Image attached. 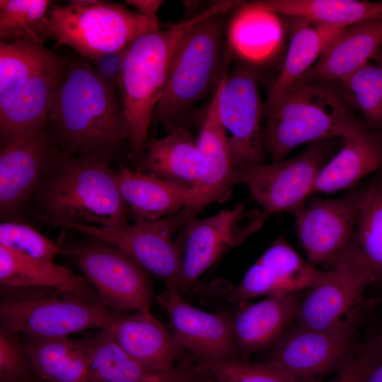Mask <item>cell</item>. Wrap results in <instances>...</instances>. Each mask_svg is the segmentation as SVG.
<instances>
[{
    "mask_svg": "<svg viewBox=\"0 0 382 382\" xmlns=\"http://www.w3.org/2000/svg\"><path fill=\"white\" fill-rule=\"evenodd\" d=\"M49 119L65 154L110 158L126 139L117 91L105 83L85 59L66 64Z\"/></svg>",
    "mask_w": 382,
    "mask_h": 382,
    "instance_id": "1",
    "label": "cell"
},
{
    "mask_svg": "<svg viewBox=\"0 0 382 382\" xmlns=\"http://www.w3.org/2000/svg\"><path fill=\"white\" fill-rule=\"evenodd\" d=\"M109 161L93 154L60 156L35 195L41 219L61 226L127 224L131 214Z\"/></svg>",
    "mask_w": 382,
    "mask_h": 382,
    "instance_id": "2",
    "label": "cell"
},
{
    "mask_svg": "<svg viewBox=\"0 0 382 382\" xmlns=\"http://www.w3.org/2000/svg\"><path fill=\"white\" fill-rule=\"evenodd\" d=\"M220 3L166 29L148 33L128 47L118 91L123 112L126 140L137 163L143 157L156 108L166 85L177 47L185 33L199 21L224 12Z\"/></svg>",
    "mask_w": 382,
    "mask_h": 382,
    "instance_id": "3",
    "label": "cell"
},
{
    "mask_svg": "<svg viewBox=\"0 0 382 382\" xmlns=\"http://www.w3.org/2000/svg\"><path fill=\"white\" fill-rule=\"evenodd\" d=\"M262 116L264 146L273 162L305 143L347 139L368 131L332 82L299 81L274 103L264 106Z\"/></svg>",
    "mask_w": 382,
    "mask_h": 382,
    "instance_id": "4",
    "label": "cell"
},
{
    "mask_svg": "<svg viewBox=\"0 0 382 382\" xmlns=\"http://www.w3.org/2000/svg\"><path fill=\"white\" fill-rule=\"evenodd\" d=\"M226 13L210 16L192 25L180 40L162 97L152 121L175 123L228 72L231 56L226 42Z\"/></svg>",
    "mask_w": 382,
    "mask_h": 382,
    "instance_id": "5",
    "label": "cell"
},
{
    "mask_svg": "<svg viewBox=\"0 0 382 382\" xmlns=\"http://www.w3.org/2000/svg\"><path fill=\"white\" fill-rule=\"evenodd\" d=\"M124 5L100 0H72L52 6L47 37L66 45L90 60L128 47L139 37L159 29Z\"/></svg>",
    "mask_w": 382,
    "mask_h": 382,
    "instance_id": "6",
    "label": "cell"
},
{
    "mask_svg": "<svg viewBox=\"0 0 382 382\" xmlns=\"http://www.w3.org/2000/svg\"><path fill=\"white\" fill-rule=\"evenodd\" d=\"M1 325L27 337L107 328L114 313L101 303L52 289L1 286Z\"/></svg>",
    "mask_w": 382,
    "mask_h": 382,
    "instance_id": "7",
    "label": "cell"
},
{
    "mask_svg": "<svg viewBox=\"0 0 382 382\" xmlns=\"http://www.w3.org/2000/svg\"><path fill=\"white\" fill-rule=\"evenodd\" d=\"M58 245L60 253L83 272L108 310L127 313L150 309L152 287L149 272L121 250L91 236Z\"/></svg>",
    "mask_w": 382,
    "mask_h": 382,
    "instance_id": "8",
    "label": "cell"
},
{
    "mask_svg": "<svg viewBox=\"0 0 382 382\" xmlns=\"http://www.w3.org/2000/svg\"><path fill=\"white\" fill-rule=\"evenodd\" d=\"M332 141L311 143L301 154L285 161L235 168L234 183L248 186L265 219L282 212L296 216L313 193L320 170L335 154Z\"/></svg>",
    "mask_w": 382,
    "mask_h": 382,
    "instance_id": "9",
    "label": "cell"
},
{
    "mask_svg": "<svg viewBox=\"0 0 382 382\" xmlns=\"http://www.w3.org/2000/svg\"><path fill=\"white\" fill-rule=\"evenodd\" d=\"M375 282L354 235L335 265L299 300L294 320L316 330L338 327L357 318L367 305L364 296Z\"/></svg>",
    "mask_w": 382,
    "mask_h": 382,
    "instance_id": "10",
    "label": "cell"
},
{
    "mask_svg": "<svg viewBox=\"0 0 382 382\" xmlns=\"http://www.w3.org/2000/svg\"><path fill=\"white\" fill-rule=\"evenodd\" d=\"M265 221L261 211H247L242 203L209 217L189 220L175 241L182 256V270L173 288L183 296L228 248L243 243Z\"/></svg>",
    "mask_w": 382,
    "mask_h": 382,
    "instance_id": "11",
    "label": "cell"
},
{
    "mask_svg": "<svg viewBox=\"0 0 382 382\" xmlns=\"http://www.w3.org/2000/svg\"><path fill=\"white\" fill-rule=\"evenodd\" d=\"M356 319L328 330L291 323L270 347L265 362L300 381L318 382L322 376L339 371L357 352Z\"/></svg>",
    "mask_w": 382,
    "mask_h": 382,
    "instance_id": "12",
    "label": "cell"
},
{
    "mask_svg": "<svg viewBox=\"0 0 382 382\" xmlns=\"http://www.w3.org/2000/svg\"><path fill=\"white\" fill-rule=\"evenodd\" d=\"M197 214L186 207L175 214L149 222L114 227L82 224L64 226L103 240L128 255L147 272L175 287L182 270V256L172 235Z\"/></svg>",
    "mask_w": 382,
    "mask_h": 382,
    "instance_id": "13",
    "label": "cell"
},
{
    "mask_svg": "<svg viewBox=\"0 0 382 382\" xmlns=\"http://www.w3.org/2000/svg\"><path fill=\"white\" fill-rule=\"evenodd\" d=\"M219 120L229 132L228 146L234 168L265 163L260 120L262 106L257 75L240 64L226 73L215 90Z\"/></svg>",
    "mask_w": 382,
    "mask_h": 382,
    "instance_id": "14",
    "label": "cell"
},
{
    "mask_svg": "<svg viewBox=\"0 0 382 382\" xmlns=\"http://www.w3.org/2000/svg\"><path fill=\"white\" fill-rule=\"evenodd\" d=\"M364 187L332 199L313 198L295 216L300 242L313 265L332 268L354 235Z\"/></svg>",
    "mask_w": 382,
    "mask_h": 382,
    "instance_id": "15",
    "label": "cell"
},
{
    "mask_svg": "<svg viewBox=\"0 0 382 382\" xmlns=\"http://www.w3.org/2000/svg\"><path fill=\"white\" fill-rule=\"evenodd\" d=\"M2 146L0 214L4 221H15L60 156L54 154L43 128L13 138Z\"/></svg>",
    "mask_w": 382,
    "mask_h": 382,
    "instance_id": "16",
    "label": "cell"
},
{
    "mask_svg": "<svg viewBox=\"0 0 382 382\" xmlns=\"http://www.w3.org/2000/svg\"><path fill=\"white\" fill-rule=\"evenodd\" d=\"M156 300L167 314L178 342L198 363L237 359L231 318L194 307L169 286Z\"/></svg>",
    "mask_w": 382,
    "mask_h": 382,
    "instance_id": "17",
    "label": "cell"
},
{
    "mask_svg": "<svg viewBox=\"0 0 382 382\" xmlns=\"http://www.w3.org/2000/svg\"><path fill=\"white\" fill-rule=\"evenodd\" d=\"M324 272L303 259L283 238H279L248 269L231 291L228 301L241 305L261 296L309 289Z\"/></svg>",
    "mask_w": 382,
    "mask_h": 382,
    "instance_id": "18",
    "label": "cell"
},
{
    "mask_svg": "<svg viewBox=\"0 0 382 382\" xmlns=\"http://www.w3.org/2000/svg\"><path fill=\"white\" fill-rule=\"evenodd\" d=\"M66 67L62 61L0 94L1 144L44 127Z\"/></svg>",
    "mask_w": 382,
    "mask_h": 382,
    "instance_id": "19",
    "label": "cell"
},
{
    "mask_svg": "<svg viewBox=\"0 0 382 382\" xmlns=\"http://www.w3.org/2000/svg\"><path fill=\"white\" fill-rule=\"evenodd\" d=\"M107 328L129 356L154 373L170 372L179 364L183 349L150 309L114 313Z\"/></svg>",
    "mask_w": 382,
    "mask_h": 382,
    "instance_id": "20",
    "label": "cell"
},
{
    "mask_svg": "<svg viewBox=\"0 0 382 382\" xmlns=\"http://www.w3.org/2000/svg\"><path fill=\"white\" fill-rule=\"evenodd\" d=\"M196 143L206 160L207 170L192 188L187 207L199 214L209 204L224 201L236 185L228 137L217 115L215 91Z\"/></svg>",
    "mask_w": 382,
    "mask_h": 382,
    "instance_id": "21",
    "label": "cell"
},
{
    "mask_svg": "<svg viewBox=\"0 0 382 382\" xmlns=\"http://www.w3.org/2000/svg\"><path fill=\"white\" fill-rule=\"evenodd\" d=\"M381 49L382 16L354 23L345 28L299 81L339 82L363 66Z\"/></svg>",
    "mask_w": 382,
    "mask_h": 382,
    "instance_id": "22",
    "label": "cell"
},
{
    "mask_svg": "<svg viewBox=\"0 0 382 382\" xmlns=\"http://www.w3.org/2000/svg\"><path fill=\"white\" fill-rule=\"evenodd\" d=\"M299 302L296 293H281L253 303L240 305L231 322L236 350L242 355L241 359L270 348L294 320Z\"/></svg>",
    "mask_w": 382,
    "mask_h": 382,
    "instance_id": "23",
    "label": "cell"
},
{
    "mask_svg": "<svg viewBox=\"0 0 382 382\" xmlns=\"http://www.w3.org/2000/svg\"><path fill=\"white\" fill-rule=\"evenodd\" d=\"M165 126L167 134L148 142L135 169L168 182L193 187L206 173V160L196 140L186 128L178 123Z\"/></svg>",
    "mask_w": 382,
    "mask_h": 382,
    "instance_id": "24",
    "label": "cell"
},
{
    "mask_svg": "<svg viewBox=\"0 0 382 382\" xmlns=\"http://www.w3.org/2000/svg\"><path fill=\"white\" fill-rule=\"evenodd\" d=\"M115 178L134 222L159 220L177 214L189 204L192 187L123 166L115 171Z\"/></svg>",
    "mask_w": 382,
    "mask_h": 382,
    "instance_id": "25",
    "label": "cell"
},
{
    "mask_svg": "<svg viewBox=\"0 0 382 382\" xmlns=\"http://www.w3.org/2000/svg\"><path fill=\"white\" fill-rule=\"evenodd\" d=\"M0 284L4 287L56 289L101 303L85 277L76 275L67 267L52 260L21 255L2 246H0Z\"/></svg>",
    "mask_w": 382,
    "mask_h": 382,
    "instance_id": "26",
    "label": "cell"
},
{
    "mask_svg": "<svg viewBox=\"0 0 382 382\" xmlns=\"http://www.w3.org/2000/svg\"><path fill=\"white\" fill-rule=\"evenodd\" d=\"M289 18L292 21L289 47L282 70L269 92L265 106L274 103L297 82L346 28Z\"/></svg>",
    "mask_w": 382,
    "mask_h": 382,
    "instance_id": "27",
    "label": "cell"
},
{
    "mask_svg": "<svg viewBox=\"0 0 382 382\" xmlns=\"http://www.w3.org/2000/svg\"><path fill=\"white\" fill-rule=\"evenodd\" d=\"M376 171L382 173V136L366 131L345 139L342 147L320 170L313 193L350 188Z\"/></svg>",
    "mask_w": 382,
    "mask_h": 382,
    "instance_id": "28",
    "label": "cell"
},
{
    "mask_svg": "<svg viewBox=\"0 0 382 382\" xmlns=\"http://www.w3.org/2000/svg\"><path fill=\"white\" fill-rule=\"evenodd\" d=\"M25 352L44 382H93L81 340L24 336Z\"/></svg>",
    "mask_w": 382,
    "mask_h": 382,
    "instance_id": "29",
    "label": "cell"
},
{
    "mask_svg": "<svg viewBox=\"0 0 382 382\" xmlns=\"http://www.w3.org/2000/svg\"><path fill=\"white\" fill-rule=\"evenodd\" d=\"M254 8L315 23L349 26L382 16V1L357 0H260Z\"/></svg>",
    "mask_w": 382,
    "mask_h": 382,
    "instance_id": "30",
    "label": "cell"
},
{
    "mask_svg": "<svg viewBox=\"0 0 382 382\" xmlns=\"http://www.w3.org/2000/svg\"><path fill=\"white\" fill-rule=\"evenodd\" d=\"M282 35L277 15L249 6L238 7L226 31L231 54L248 63L262 62L274 51Z\"/></svg>",
    "mask_w": 382,
    "mask_h": 382,
    "instance_id": "31",
    "label": "cell"
},
{
    "mask_svg": "<svg viewBox=\"0 0 382 382\" xmlns=\"http://www.w3.org/2000/svg\"><path fill=\"white\" fill-rule=\"evenodd\" d=\"M81 340L93 382H150L164 374L154 373L134 359L108 328L89 332Z\"/></svg>",
    "mask_w": 382,
    "mask_h": 382,
    "instance_id": "32",
    "label": "cell"
},
{
    "mask_svg": "<svg viewBox=\"0 0 382 382\" xmlns=\"http://www.w3.org/2000/svg\"><path fill=\"white\" fill-rule=\"evenodd\" d=\"M62 61L43 43L25 39L0 42V94Z\"/></svg>",
    "mask_w": 382,
    "mask_h": 382,
    "instance_id": "33",
    "label": "cell"
},
{
    "mask_svg": "<svg viewBox=\"0 0 382 382\" xmlns=\"http://www.w3.org/2000/svg\"><path fill=\"white\" fill-rule=\"evenodd\" d=\"M354 236L375 282H382V175L364 187Z\"/></svg>",
    "mask_w": 382,
    "mask_h": 382,
    "instance_id": "34",
    "label": "cell"
},
{
    "mask_svg": "<svg viewBox=\"0 0 382 382\" xmlns=\"http://www.w3.org/2000/svg\"><path fill=\"white\" fill-rule=\"evenodd\" d=\"M345 98L368 125L382 127V49L360 69L339 81Z\"/></svg>",
    "mask_w": 382,
    "mask_h": 382,
    "instance_id": "35",
    "label": "cell"
},
{
    "mask_svg": "<svg viewBox=\"0 0 382 382\" xmlns=\"http://www.w3.org/2000/svg\"><path fill=\"white\" fill-rule=\"evenodd\" d=\"M50 4L47 0H1V41L29 39L43 43Z\"/></svg>",
    "mask_w": 382,
    "mask_h": 382,
    "instance_id": "36",
    "label": "cell"
},
{
    "mask_svg": "<svg viewBox=\"0 0 382 382\" xmlns=\"http://www.w3.org/2000/svg\"><path fill=\"white\" fill-rule=\"evenodd\" d=\"M0 246L32 258L52 260L60 253L58 245L21 221L0 224Z\"/></svg>",
    "mask_w": 382,
    "mask_h": 382,
    "instance_id": "37",
    "label": "cell"
},
{
    "mask_svg": "<svg viewBox=\"0 0 382 382\" xmlns=\"http://www.w3.org/2000/svg\"><path fill=\"white\" fill-rule=\"evenodd\" d=\"M212 382H306L294 378L266 362L231 359L200 364Z\"/></svg>",
    "mask_w": 382,
    "mask_h": 382,
    "instance_id": "38",
    "label": "cell"
},
{
    "mask_svg": "<svg viewBox=\"0 0 382 382\" xmlns=\"http://www.w3.org/2000/svg\"><path fill=\"white\" fill-rule=\"evenodd\" d=\"M37 377L20 334L0 326V382H33Z\"/></svg>",
    "mask_w": 382,
    "mask_h": 382,
    "instance_id": "39",
    "label": "cell"
},
{
    "mask_svg": "<svg viewBox=\"0 0 382 382\" xmlns=\"http://www.w3.org/2000/svg\"><path fill=\"white\" fill-rule=\"evenodd\" d=\"M382 361V338L369 342L339 371L332 382H365L369 371Z\"/></svg>",
    "mask_w": 382,
    "mask_h": 382,
    "instance_id": "40",
    "label": "cell"
},
{
    "mask_svg": "<svg viewBox=\"0 0 382 382\" xmlns=\"http://www.w3.org/2000/svg\"><path fill=\"white\" fill-rule=\"evenodd\" d=\"M129 46L91 60V65L98 76L105 83L117 91H118L123 63Z\"/></svg>",
    "mask_w": 382,
    "mask_h": 382,
    "instance_id": "41",
    "label": "cell"
},
{
    "mask_svg": "<svg viewBox=\"0 0 382 382\" xmlns=\"http://www.w3.org/2000/svg\"><path fill=\"white\" fill-rule=\"evenodd\" d=\"M190 356L180 361L175 369L150 382H206L207 377L204 369L193 364Z\"/></svg>",
    "mask_w": 382,
    "mask_h": 382,
    "instance_id": "42",
    "label": "cell"
},
{
    "mask_svg": "<svg viewBox=\"0 0 382 382\" xmlns=\"http://www.w3.org/2000/svg\"><path fill=\"white\" fill-rule=\"evenodd\" d=\"M161 0H127L125 3L136 8L137 12L141 16L158 22V11L163 4Z\"/></svg>",
    "mask_w": 382,
    "mask_h": 382,
    "instance_id": "43",
    "label": "cell"
},
{
    "mask_svg": "<svg viewBox=\"0 0 382 382\" xmlns=\"http://www.w3.org/2000/svg\"><path fill=\"white\" fill-rule=\"evenodd\" d=\"M365 382H382V361L369 371Z\"/></svg>",
    "mask_w": 382,
    "mask_h": 382,
    "instance_id": "44",
    "label": "cell"
},
{
    "mask_svg": "<svg viewBox=\"0 0 382 382\" xmlns=\"http://www.w3.org/2000/svg\"><path fill=\"white\" fill-rule=\"evenodd\" d=\"M207 382H212L210 376H209V380Z\"/></svg>",
    "mask_w": 382,
    "mask_h": 382,
    "instance_id": "45",
    "label": "cell"
}]
</instances>
